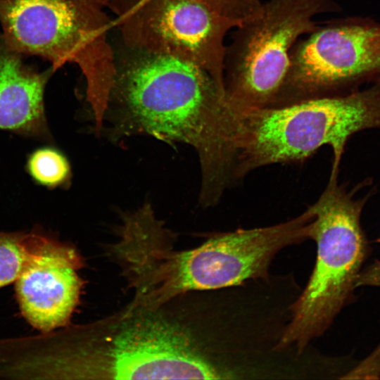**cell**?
Instances as JSON below:
<instances>
[{"label":"cell","mask_w":380,"mask_h":380,"mask_svg":"<svg viewBox=\"0 0 380 380\" xmlns=\"http://www.w3.org/2000/svg\"><path fill=\"white\" fill-rule=\"evenodd\" d=\"M203 299L190 291L157 305L134 300L106 317L46 336V374L58 379H214Z\"/></svg>","instance_id":"obj_1"},{"label":"cell","mask_w":380,"mask_h":380,"mask_svg":"<svg viewBox=\"0 0 380 380\" xmlns=\"http://www.w3.org/2000/svg\"><path fill=\"white\" fill-rule=\"evenodd\" d=\"M113 47L115 72L105 116L119 134L190 145L199 157L201 184H209L225 115L224 92L189 61L134 48L121 39Z\"/></svg>","instance_id":"obj_2"},{"label":"cell","mask_w":380,"mask_h":380,"mask_svg":"<svg viewBox=\"0 0 380 380\" xmlns=\"http://www.w3.org/2000/svg\"><path fill=\"white\" fill-rule=\"evenodd\" d=\"M314 214L272 226L219 233L187 250L175 248L176 236L163 222L139 229L124 252L129 287L141 300L159 304L187 292L222 289L270 275L282 249L310 239Z\"/></svg>","instance_id":"obj_3"},{"label":"cell","mask_w":380,"mask_h":380,"mask_svg":"<svg viewBox=\"0 0 380 380\" xmlns=\"http://www.w3.org/2000/svg\"><path fill=\"white\" fill-rule=\"evenodd\" d=\"M380 127V82L352 92L257 108L227 107L220 159L230 185L268 165L303 161L324 145L339 172L354 134Z\"/></svg>","instance_id":"obj_4"},{"label":"cell","mask_w":380,"mask_h":380,"mask_svg":"<svg viewBox=\"0 0 380 380\" xmlns=\"http://www.w3.org/2000/svg\"><path fill=\"white\" fill-rule=\"evenodd\" d=\"M106 0H0L6 47L40 56L55 70L76 64L87 82L96 132L103 128L115 76Z\"/></svg>","instance_id":"obj_5"},{"label":"cell","mask_w":380,"mask_h":380,"mask_svg":"<svg viewBox=\"0 0 380 380\" xmlns=\"http://www.w3.org/2000/svg\"><path fill=\"white\" fill-rule=\"evenodd\" d=\"M331 172L317 201L310 205L314 219L310 239L317 244L315 265L309 281L292 308L291 319L279 348L308 349L314 338L331 324L363 283L361 270L367 243L360 217L367 196L355 199Z\"/></svg>","instance_id":"obj_6"},{"label":"cell","mask_w":380,"mask_h":380,"mask_svg":"<svg viewBox=\"0 0 380 380\" xmlns=\"http://www.w3.org/2000/svg\"><path fill=\"white\" fill-rule=\"evenodd\" d=\"M336 0H270L260 17L236 27L226 46L224 89L232 108L275 104L299 37L318 26L319 14L339 11Z\"/></svg>","instance_id":"obj_7"},{"label":"cell","mask_w":380,"mask_h":380,"mask_svg":"<svg viewBox=\"0 0 380 380\" xmlns=\"http://www.w3.org/2000/svg\"><path fill=\"white\" fill-rule=\"evenodd\" d=\"M126 45L189 61L224 93V38L236 25L199 0H106Z\"/></svg>","instance_id":"obj_8"},{"label":"cell","mask_w":380,"mask_h":380,"mask_svg":"<svg viewBox=\"0 0 380 380\" xmlns=\"http://www.w3.org/2000/svg\"><path fill=\"white\" fill-rule=\"evenodd\" d=\"M380 82V23L350 18L319 27L297 42L272 106L342 94Z\"/></svg>","instance_id":"obj_9"},{"label":"cell","mask_w":380,"mask_h":380,"mask_svg":"<svg viewBox=\"0 0 380 380\" xmlns=\"http://www.w3.org/2000/svg\"><path fill=\"white\" fill-rule=\"evenodd\" d=\"M84 260L72 246L43 234L30 262L14 282L20 313L33 328L47 334L70 324L79 305Z\"/></svg>","instance_id":"obj_10"},{"label":"cell","mask_w":380,"mask_h":380,"mask_svg":"<svg viewBox=\"0 0 380 380\" xmlns=\"http://www.w3.org/2000/svg\"><path fill=\"white\" fill-rule=\"evenodd\" d=\"M18 53L0 51V129L50 138L44 107L46 76L30 70Z\"/></svg>","instance_id":"obj_11"},{"label":"cell","mask_w":380,"mask_h":380,"mask_svg":"<svg viewBox=\"0 0 380 380\" xmlns=\"http://www.w3.org/2000/svg\"><path fill=\"white\" fill-rule=\"evenodd\" d=\"M42 233L0 232V289L14 284L35 253Z\"/></svg>","instance_id":"obj_12"},{"label":"cell","mask_w":380,"mask_h":380,"mask_svg":"<svg viewBox=\"0 0 380 380\" xmlns=\"http://www.w3.org/2000/svg\"><path fill=\"white\" fill-rule=\"evenodd\" d=\"M27 168L37 182L51 188L67 183L71 175L65 157L49 148L34 151L28 159Z\"/></svg>","instance_id":"obj_13"},{"label":"cell","mask_w":380,"mask_h":380,"mask_svg":"<svg viewBox=\"0 0 380 380\" xmlns=\"http://www.w3.org/2000/svg\"><path fill=\"white\" fill-rule=\"evenodd\" d=\"M211 9L233 22L236 27L262 15L260 0H199Z\"/></svg>","instance_id":"obj_14"},{"label":"cell","mask_w":380,"mask_h":380,"mask_svg":"<svg viewBox=\"0 0 380 380\" xmlns=\"http://www.w3.org/2000/svg\"><path fill=\"white\" fill-rule=\"evenodd\" d=\"M205 325H206V300H205ZM206 332H207V331H206ZM207 337H208V335H207ZM208 343H209V342H208ZM209 346H210V345H209ZM214 363H215V362H214ZM216 374H217V372H216Z\"/></svg>","instance_id":"obj_15"}]
</instances>
